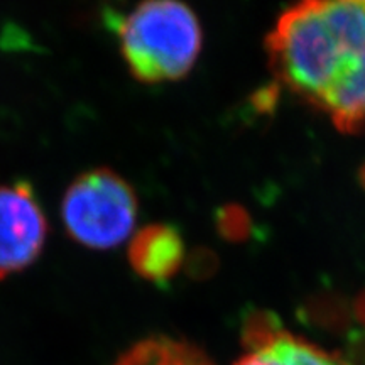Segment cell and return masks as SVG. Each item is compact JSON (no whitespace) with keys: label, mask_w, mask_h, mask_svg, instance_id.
I'll use <instances>...</instances> for the list:
<instances>
[{"label":"cell","mask_w":365,"mask_h":365,"mask_svg":"<svg viewBox=\"0 0 365 365\" xmlns=\"http://www.w3.org/2000/svg\"><path fill=\"white\" fill-rule=\"evenodd\" d=\"M115 29L130 75L143 83L180 80L193 68L203 43L202 26L191 9L176 0H145Z\"/></svg>","instance_id":"2"},{"label":"cell","mask_w":365,"mask_h":365,"mask_svg":"<svg viewBox=\"0 0 365 365\" xmlns=\"http://www.w3.org/2000/svg\"><path fill=\"white\" fill-rule=\"evenodd\" d=\"M112 365H215L205 352L170 336H148L135 341Z\"/></svg>","instance_id":"7"},{"label":"cell","mask_w":365,"mask_h":365,"mask_svg":"<svg viewBox=\"0 0 365 365\" xmlns=\"http://www.w3.org/2000/svg\"><path fill=\"white\" fill-rule=\"evenodd\" d=\"M46 237L48 220L31 182L0 185V281L33 266Z\"/></svg>","instance_id":"4"},{"label":"cell","mask_w":365,"mask_h":365,"mask_svg":"<svg viewBox=\"0 0 365 365\" xmlns=\"http://www.w3.org/2000/svg\"><path fill=\"white\" fill-rule=\"evenodd\" d=\"M127 257L137 276L161 284L180 271L185 244L175 227L153 223L132 237Z\"/></svg>","instance_id":"6"},{"label":"cell","mask_w":365,"mask_h":365,"mask_svg":"<svg viewBox=\"0 0 365 365\" xmlns=\"http://www.w3.org/2000/svg\"><path fill=\"white\" fill-rule=\"evenodd\" d=\"M267 53L274 75L341 132L365 129V0H312L287 9Z\"/></svg>","instance_id":"1"},{"label":"cell","mask_w":365,"mask_h":365,"mask_svg":"<svg viewBox=\"0 0 365 365\" xmlns=\"http://www.w3.org/2000/svg\"><path fill=\"white\" fill-rule=\"evenodd\" d=\"M245 336L247 352L235 365H346L339 355L271 323L250 325Z\"/></svg>","instance_id":"5"},{"label":"cell","mask_w":365,"mask_h":365,"mask_svg":"<svg viewBox=\"0 0 365 365\" xmlns=\"http://www.w3.org/2000/svg\"><path fill=\"white\" fill-rule=\"evenodd\" d=\"M135 191L110 168H93L73 180L63 195L68 235L85 247L107 250L127 240L137 220Z\"/></svg>","instance_id":"3"}]
</instances>
